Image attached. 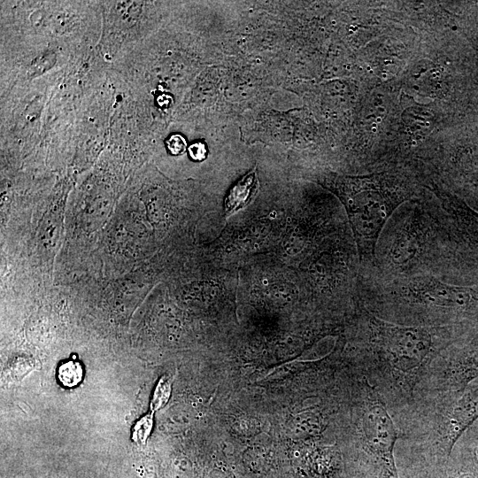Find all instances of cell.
Returning <instances> with one entry per match:
<instances>
[{"instance_id": "cell-6", "label": "cell", "mask_w": 478, "mask_h": 478, "mask_svg": "<svg viewBox=\"0 0 478 478\" xmlns=\"http://www.w3.org/2000/svg\"><path fill=\"white\" fill-rule=\"evenodd\" d=\"M445 374L451 388L461 393L469 382L478 377V335L454 356Z\"/></svg>"}, {"instance_id": "cell-3", "label": "cell", "mask_w": 478, "mask_h": 478, "mask_svg": "<svg viewBox=\"0 0 478 478\" xmlns=\"http://www.w3.org/2000/svg\"><path fill=\"white\" fill-rule=\"evenodd\" d=\"M362 437L366 453L382 477L398 478L393 455L397 434L390 415L379 400H371L366 405Z\"/></svg>"}, {"instance_id": "cell-13", "label": "cell", "mask_w": 478, "mask_h": 478, "mask_svg": "<svg viewBox=\"0 0 478 478\" xmlns=\"http://www.w3.org/2000/svg\"><path fill=\"white\" fill-rule=\"evenodd\" d=\"M166 147L171 154L181 155L187 148V143L185 139L178 134L173 135L166 141Z\"/></svg>"}, {"instance_id": "cell-12", "label": "cell", "mask_w": 478, "mask_h": 478, "mask_svg": "<svg viewBox=\"0 0 478 478\" xmlns=\"http://www.w3.org/2000/svg\"><path fill=\"white\" fill-rule=\"evenodd\" d=\"M153 428V412L139 419L132 428V439L139 443H146Z\"/></svg>"}, {"instance_id": "cell-2", "label": "cell", "mask_w": 478, "mask_h": 478, "mask_svg": "<svg viewBox=\"0 0 478 478\" xmlns=\"http://www.w3.org/2000/svg\"><path fill=\"white\" fill-rule=\"evenodd\" d=\"M368 325L381 361L400 385L412 389L436 351L435 334L430 328L395 325L373 315Z\"/></svg>"}, {"instance_id": "cell-4", "label": "cell", "mask_w": 478, "mask_h": 478, "mask_svg": "<svg viewBox=\"0 0 478 478\" xmlns=\"http://www.w3.org/2000/svg\"><path fill=\"white\" fill-rule=\"evenodd\" d=\"M405 296L431 309L462 310L478 303V290L443 283L433 278H416L405 286Z\"/></svg>"}, {"instance_id": "cell-5", "label": "cell", "mask_w": 478, "mask_h": 478, "mask_svg": "<svg viewBox=\"0 0 478 478\" xmlns=\"http://www.w3.org/2000/svg\"><path fill=\"white\" fill-rule=\"evenodd\" d=\"M478 418V384L462 393L447 420L445 447L448 455L465 430Z\"/></svg>"}, {"instance_id": "cell-7", "label": "cell", "mask_w": 478, "mask_h": 478, "mask_svg": "<svg viewBox=\"0 0 478 478\" xmlns=\"http://www.w3.org/2000/svg\"><path fill=\"white\" fill-rule=\"evenodd\" d=\"M430 189L440 199L443 208L451 216L468 242L478 248V213L436 185H433Z\"/></svg>"}, {"instance_id": "cell-8", "label": "cell", "mask_w": 478, "mask_h": 478, "mask_svg": "<svg viewBox=\"0 0 478 478\" xmlns=\"http://www.w3.org/2000/svg\"><path fill=\"white\" fill-rule=\"evenodd\" d=\"M259 182L256 167L243 175L228 191L224 200L226 217L248 206L257 196Z\"/></svg>"}, {"instance_id": "cell-1", "label": "cell", "mask_w": 478, "mask_h": 478, "mask_svg": "<svg viewBox=\"0 0 478 478\" xmlns=\"http://www.w3.org/2000/svg\"><path fill=\"white\" fill-rule=\"evenodd\" d=\"M343 181L360 257L372 261L387 220L403 202L411 198L412 189L403 179L388 173L350 177Z\"/></svg>"}, {"instance_id": "cell-10", "label": "cell", "mask_w": 478, "mask_h": 478, "mask_svg": "<svg viewBox=\"0 0 478 478\" xmlns=\"http://www.w3.org/2000/svg\"><path fill=\"white\" fill-rule=\"evenodd\" d=\"M82 377L83 368L77 361H66L58 366V378L65 387L72 388L78 385Z\"/></svg>"}, {"instance_id": "cell-14", "label": "cell", "mask_w": 478, "mask_h": 478, "mask_svg": "<svg viewBox=\"0 0 478 478\" xmlns=\"http://www.w3.org/2000/svg\"><path fill=\"white\" fill-rule=\"evenodd\" d=\"M189 157L195 161H202L207 156V148L204 143L197 142L189 147Z\"/></svg>"}, {"instance_id": "cell-9", "label": "cell", "mask_w": 478, "mask_h": 478, "mask_svg": "<svg viewBox=\"0 0 478 478\" xmlns=\"http://www.w3.org/2000/svg\"><path fill=\"white\" fill-rule=\"evenodd\" d=\"M402 117L405 130L415 137L425 136L434 126V114L425 106L409 107Z\"/></svg>"}, {"instance_id": "cell-11", "label": "cell", "mask_w": 478, "mask_h": 478, "mask_svg": "<svg viewBox=\"0 0 478 478\" xmlns=\"http://www.w3.org/2000/svg\"><path fill=\"white\" fill-rule=\"evenodd\" d=\"M172 392V382L168 376H162L156 385L150 400V411L154 412L164 407Z\"/></svg>"}]
</instances>
